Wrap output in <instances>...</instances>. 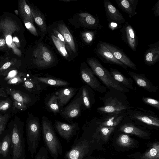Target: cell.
<instances>
[{"label": "cell", "instance_id": "obj_1", "mask_svg": "<svg viewBox=\"0 0 159 159\" xmlns=\"http://www.w3.org/2000/svg\"><path fill=\"white\" fill-rule=\"evenodd\" d=\"M21 22L13 14L5 13L0 16V35L6 41V48L11 50L20 56L22 48L23 26Z\"/></svg>", "mask_w": 159, "mask_h": 159}, {"label": "cell", "instance_id": "obj_2", "mask_svg": "<svg viewBox=\"0 0 159 159\" xmlns=\"http://www.w3.org/2000/svg\"><path fill=\"white\" fill-rule=\"evenodd\" d=\"M99 98L102 105L97 111L102 115L126 112L134 107L130 105L125 93L115 90H109Z\"/></svg>", "mask_w": 159, "mask_h": 159}, {"label": "cell", "instance_id": "obj_3", "mask_svg": "<svg viewBox=\"0 0 159 159\" xmlns=\"http://www.w3.org/2000/svg\"><path fill=\"white\" fill-rule=\"evenodd\" d=\"M87 62L95 75L109 90H115L125 93L129 92V89L115 80L110 71L101 64L97 58H88Z\"/></svg>", "mask_w": 159, "mask_h": 159}, {"label": "cell", "instance_id": "obj_4", "mask_svg": "<svg viewBox=\"0 0 159 159\" xmlns=\"http://www.w3.org/2000/svg\"><path fill=\"white\" fill-rule=\"evenodd\" d=\"M42 127L43 138L46 148L52 158L57 159L62 154V146L51 122L45 116L43 117Z\"/></svg>", "mask_w": 159, "mask_h": 159}, {"label": "cell", "instance_id": "obj_5", "mask_svg": "<svg viewBox=\"0 0 159 159\" xmlns=\"http://www.w3.org/2000/svg\"><path fill=\"white\" fill-rule=\"evenodd\" d=\"M125 118L139 125L153 128L159 127V118L153 111L140 107H134L127 110Z\"/></svg>", "mask_w": 159, "mask_h": 159}, {"label": "cell", "instance_id": "obj_6", "mask_svg": "<svg viewBox=\"0 0 159 159\" xmlns=\"http://www.w3.org/2000/svg\"><path fill=\"white\" fill-rule=\"evenodd\" d=\"M25 142L23 130L13 123L11 131V159H25Z\"/></svg>", "mask_w": 159, "mask_h": 159}, {"label": "cell", "instance_id": "obj_7", "mask_svg": "<svg viewBox=\"0 0 159 159\" xmlns=\"http://www.w3.org/2000/svg\"><path fill=\"white\" fill-rule=\"evenodd\" d=\"M40 130L38 119L34 118L27 123L26 129L27 145L30 156L32 158L37 152L41 140Z\"/></svg>", "mask_w": 159, "mask_h": 159}, {"label": "cell", "instance_id": "obj_8", "mask_svg": "<svg viewBox=\"0 0 159 159\" xmlns=\"http://www.w3.org/2000/svg\"><path fill=\"white\" fill-rule=\"evenodd\" d=\"M90 147L88 141L77 137L70 149L65 153L64 159H83L88 153Z\"/></svg>", "mask_w": 159, "mask_h": 159}, {"label": "cell", "instance_id": "obj_9", "mask_svg": "<svg viewBox=\"0 0 159 159\" xmlns=\"http://www.w3.org/2000/svg\"><path fill=\"white\" fill-rule=\"evenodd\" d=\"M34 63L39 67H45L52 64L54 61L53 55L50 50L43 44L40 43L33 53Z\"/></svg>", "mask_w": 159, "mask_h": 159}, {"label": "cell", "instance_id": "obj_10", "mask_svg": "<svg viewBox=\"0 0 159 159\" xmlns=\"http://www.w3.org/2000/svg\"><path fill=\"white\" fill-rule=\"evenodd\" d=\"M54 127L60 136L67 142L75 136L78 137L79 128L76 123L71 124L56 120Z\"/></svg>", "mask_w": 159, "mask_h": 159}, {"label": "cell", "instance_id": "obj_11", "mask_svg": "<svg viewBox=\"0 0 159 159\" xmlns=\"http://www.w3.org/2000/svg\"><path fill=\"white\" fill-rule=\"evenodd\" d=\"M80 74L83 81L93 90L101 93L107 91L106 87L101 84L87 66L85 65L81 69Z\"/></svg>", "mask_w": 159, "mask_h": 159}, {"label": "cell", "instance_id": "obj_12", "mask_svg": "<svg viewBox=\"0 0 159 159\" xmlns=\"http://www.w3.org/2000/svg\"><path fill=\"white\" fill-rule=\"evenodd\" d=\"M123 41L133 51H136L138 44L137 36L132 26L125 22L119 30Z\"/></svg>", "mask_w": 159, "mask_h": 159}, {"label": "cell", "instance_id": "obj_13", "mask_svg": "<svg viewBox=\"0 0 159 159\" xmlns=\"http://www.w3.org/2000/svg\"><path fill=\"white\" fill-rule=\"evenodd\" d=\"M95 53L103 62L118 65L126 70L128 67L116 59L112 54L100 41L98 43L95 51Z\"/></svg>", "mask_w": 159, "mask_h": 159}, {"label": "cell", "instance_id": "obj_14", "mask_svg": "<svg viewBox=\"0 0 159 159\" xmlns=\"http://www.w3.org/2000/svg\"><path fill=\"white\" fill-rule=\"evenodd\" d=\"M126 112L103 115L97 119L96 123L103 126L116 127L124 120L126 116Z\"/></svg>", "mask_w": 159, "mask_h": 159}, {"label": "cell", "instance_id": "obj_15", "mask_svg": "<svg viewBox=\"0 0 159 159\" xmlns=\"http://www.w3.org/2000/svg\"><path fill=\"white\" fill-rule=\"evenodd\" d=\"M102 43L116 59L128 67L134 70H137L136 65L125 54L122 49L108 43L102 42Z\"/></svg>", "mask_w": 159, "mask_h": 159}, {"label": "cell", "instance_id": "obj_16", "mask_svg": "<svg viewBox=\"0 0 159 159\" xmlns=\"http://www.w3.org/2000/svg\"><path fill=\"white\" fill-rule=\"evenodd\" d=\"M128 74L138 86L146 91L149 92H156L158 89V87L154 85L144 74H138L133 71H129Z\"/></svg>", "mask_w": 159, "mask_h": 159}, {"label": "cell", "instance_id": "obj_17", "mask_svg": "<svg viewBox=\"0 0 159 159\" xmlns=\"http://www.w3.org/2000/svg\"><path fill=\"white\" fill-rule=\"evenodd\" d=\"M82 95L73 101L62 110L61 115L66 119H73L77 117L81 112L83 104Z\"/></svg>", "mask_w": 159, "mask_h": 159}, {"label": "cell", "instance_id": "obj_18", "mask_svg": "<svg viewBox=\"0 0 159 159\" xmlns=\"http://www.w3.org/2000/svg\"><path fill=\"white\" fill-rule=\"evenodd\" d=\"M103 5L109 23L114 22L117 23H122L125 22V19L122 15L109 0H104Z\"/></svg>", "mask_w": 159, "mask_h": 159}, {"label": "cell", "instance_id": "obj_19", "mask_svg": "<svg viewBox=\"0 0 159 159\" xmlns=\"http://www.w3.org/2000/svg\"><path fill=\"white\" fill-rule=\"evenodd\" d=\"M147 46L149 48L145 51L143 58L145 64L151 66L159 61V42H156Z\"/></svg>", "mask_w": 159, "mask_h": 159}, {"label": "cell", "instance_id": "obj_20", "mask_svg": "<svg viewBox=\"0 0 159 159\" xmlns=\"http://www.w3.org/2000/svg\"><path fill=\"white\" fill-rule=\"evenodd\" d=\"M119 130L122 132L135 135L143 139L149 135L147 131L138 127L131 121L122 124L120 126Z\"/></svg>", "mask_w": 159, "mask_h": 159}, {"label": "cell", "instance_id": "obj_21", "mask_svg": "<svg viewBox=\"0 0 159 159\" xmlns=\"http://www.w3.org/2000/svg\"><path fill=\"white\" fill-rule=\"evenodd\" d=\"M78 89L72 87L63 88L57 91L55 94L57 97L59 107L66 104L74 95Z\"/></svg>", "mask_w": 159, "mask_h": 159}, {"label": "cell", "instance_id": "obj_22", "mask_svg": "<svg viewBox=\"0 0 159 159\" xmlns=\"http://www.w3.org/2000/svg\"><path fill=\"white\" fill-rule=\"evenodd\" d=\"M0 159H11V131L1 138Z\"/></svg>", "mask_w": 159, "mask_h": 159}, {"label": "cell", "instance_id": "obj_23", "mask_svg": "<svg viewBox=\"0 0 159 159\" xmlns=\"http://www.w3.org/2000/svg\"><path fill=\"white\" fill-rule=\"evenodd\" d=\"M109 71L115 80L124 87L129 89L133 90L136 89L131 78L126 77L118 70L115 68H110Z\"/></svg>", "mask_w": 159, "mask_h": 159}, {"label": "cell", "instance_id": "obj_24", "mask_svg": "<svg viewBox=\"0 0 159 159\" xmlns=\"http://www.w3.org/2000/svg\"><path fill=\"white\" fill-rule=\"evenodd\" d=\"M118 6L131 18L137 14L138 0H116Z\"/></svg>", "mask_w": 159, "mask_h": 159}, {"label": "cell", "instance_id": "obj_25", "mask_svg": "<svg viewBox=\"0 0 159 159\" xmlns=\"http://www.w3.org/2000/svg\"><path fill=\"white\" fill-rule=\"evenodd\" d=\"M18 12L22 20L29 21L34 24L33 19L30 7L25 0H20L18 2Z\"/></svg>", "mask_w": 159, "mask_h": 159}, {"label": "cell", "instance_id": "obj_26", "mask_svg": "<svg viewBox=\"0 0 159 159\" xmlns=\"http://www.w3.org/2000/svg\"><path fill=\"white\" fill-rule=\"evenodd\" d=\"M57 29L63 36L69 48L75 53L76 48L74 39L66 26L64 24H60L58 25Z\"/></svg>", "mask_w": 159, "mask_h": 159}, {"label": "cell", "instance_id": "obj_27", "mask_svg": "<svg viewBox=\"0 0 159 159\" xmlns=\"http://www.w3.org/2000/svg\"><path fill=\"white\" fill-rule=\"evenodd\" d=\"M82 95L84 106L86 109L90 110L95 101L93 92L89 86H84L82 89Z\"/></svg>", "mask_w": 159, "mask_h": 159}, {"label": "cell", "instance_id": "obj_28", "mask_svg": "<svg viewBox=\"0 0 159 159\" xmlns=\"http://www.w3.org/2000/svg\"><path fill=\"white\" fill-rule=\"evenodd\" d=\"M6 91L11 96L14 101L22 102L26 105L32 102L29 96L19 91L10 89H7Z\"/></svg>", "mask_w": 159, "mask_h": 159}, {"label": "cell", "instance_id": "obj_29", "mask_svg": "<svg viewBox=\"0 0 159 159\" xmlns=\"http://www.w3.org/2000/svg\"><path fill=\"white\" fill-rule=\"evenodd\" d=\"M38 82L55 86H63L68 85L69 83L66 81L52 77H34Z\"/></svg>", "mask_w": 159, "mask_h": 159}, {"label": "cell", "instance_id": "obj_30", "mask_svg": "<svg viewBox=\"0 0 159 159\" xmlns=\"http://www.w3.org/2000/svg\"><path fill=\"white\" fill-rule=\"evenodd\" d=\"M97 125L98 127L96 129L95 132L93 134V137L95 136H98L104 141H107L111 133L114 130L116 127H105Z\"/></svg>", "mask_w": 159, "mask_h": 159}, {"label": "cell", "instance_id": "obj_31", "mask_svg": "<svg viewBox=\"0 0 159 159\" xmlns=\"http://www.w3.org/2000/svg\"><path fill=\"white\" fill-rule=\"evenodd\" d=\"M30 8L34 21L41 30L45 32L47 30V25L43 16L36 9L32 7Z\"/></svg>", "mask_w": 159, "mask_h": 159}, {"label": "cell", "instance_id": "obj_32", "mask_svg": "<svg viewBox=\"0 0 159 159\" xmlns=\"http://www.w3.org/2000/svg\"><path fill=\"white\" fill-rule=\"evenodd\" d=\"M141 158V159H159V143H153L150 148L142 155Z\"/></svg>", "mask_w": 159, "mask_h": 159}, {"label": "cell", "instance_id": "obj_33", "mask_svg": "<svg viewBox=\"0 0 159 159\" xmlns=\"http://www.w3.org/2000/svg\"><path fill=\"white\" fill-rule=\"evenodd\" d=\"M117 144L125 148L132 147L134 145V140L128 134H120L116 140Z\"/></svg>", "mask_w": 159, "mask_h": 159}, {"label": "cell", "instance_id": "obj_34", "mask_svg": "<svg viewBox=\"0 0 159 159\" xmlns=\"http://www.w3.org/2000/svg\"><path fill=\"white\" fill-rule=\"evenodd\" d=\"M51 37L53 42L58 52L63 57L67 58L69 57V55L64 44L54 35H52Z\"/></svg>", "mask_w": 159, "mask_h": 159}, {"label": "cell", "instance_id": "obj_35", "mask_svg": "<svg viewBox=\"0 0 159 159\" xmlns=\"http://www.w3.org/2000/svg\"><path fill=\"white\" fill-rule=\"evenodd\" d=\"M47 106L49 109L52 112L57 113L60 111V107L59 106L57 97L55 94L53 95L49 99Z\"/></svg>", "mask_w": 159, "mask_h": 159}, {"label": "cell", "instance_id": "obj_36", "mask_svg": "<svg viewBox=\"0 0 159 159\" xmlns=\"http://www.w3.org/2000/svg\"><path fill=\"white\" fill-rule=\"evenodd\" d=\"M8 60L0 67V74H5L11 69L17 62V59L16 58H12L10 61Z\"/></svg>", "mask_w": 159, "mask_h": 159}, {"label": "cell", "instance_id": "obj_37", "mask_svg": "<svg viewBox=\"0 0 159 159\" xmlns=\"http://www.w3.org/2000/svg\"><path fill=\"white\" fill-rule=\"evenodd\" d=\"M143 102L145 104L159 110V101L157 100L149 97H143L142 98Z\"/></svg>", "mask_w": 159, "mask_h": 159}, {"label": "cell", "instance_id": "obj_38", "mask_svg": "<svg viewBox=\"0 0 159 159\" xmlns=\"http://www.w3.org/2000/svg\"><path fill=\"white\" fill-rule=\"evenodd\" d=\"M39 83L35 79V81L27 80L24 82V85L25 88L29 89H35L37 90H41V88L39 87L38 83Z\"/></svg>", "mask_w": 159, "mask_h": 159}, {"label": "cell", "instance_id": "obj_39", "mask_svg": "<svg viewBox=\"0 0 159 159\" xmlns=\"http://www.w3.org/2000/svg\"><path fill=\"white\" fill-rule=\"evenodd\" d=\"M95 35V32L93 31H86L82 34L84 41L87 44H89L93 41Z\"/></svg>", "mask_w": 159, "mask_h": 159}, {"label": "cell", "instance_id": "obj_40", "mask_svg": "<svg viewBox=\"0 0 159 159\" xmlns=\"http://www.w3.org/2000/svg\"><path fill=\"white\" fill-rule=\"evenodd\" d=\"M48 151L46 148L43 146L37 153L34 159H48Z\"/></svg>", "mask_w": 159, "mask_h": 159}, {"label": "cell", "instance_id": "obj_41", "mask_svg": "<svg viewBox=\"0 0 159 159\" xmlns=\"http://www.w3.org/2000/svg\"><path fill=\"white\" fill-rule=\"evenodd\" d=\"M22 20L26 28L32 34L35 36H38L37 30L33 24L25 20Z\"/></svg>", "mask_w": 159, "mask_h": 159}, {"label": "cell", "instance_id": "obj_42", "mask_svg": "<svg viewBox=\"0 0 159 159\" xmlns=\"http://www.w3.org/2000/svg\"><path fill=\"white\" fill-rule=\"evenodd\" d=\"M8 116L7 114L3 116L0 115V138L5 129Z\"/></svg>", "mask_w": 159, "mask_h": 159}, {"label": "cell", "instance_id": "obj_43", "mask_svg": "<svg viewBox=\"0 0 159 159\" xmlns=\"http://www.w3.org/2000/svg\"><path fill=\"white\" fill-rule=\"evenodd\" d=\"M22 74H19L17 76L8 80L7 83L9 84H15L20 83L22 81V80L21 78V76Z\"/></svg>", "mask_w": 159, "mask_h": 159}, {"label": "cell", "instance_id": "obj_44", "mask_svg": "<svg viewBox=\"0 0 159 159\" xmlns=\"http://www.w3.org/2000/svg\"><path fill=\"white\" fill-rule=\"evenodd\" d=\"M54 35L58 39L63 43L64 44L65 46H66L68 48H69L63 36L57 30H54Z\"/></svg>", "mask_w": 159, "mask_h": 159}, {"label": "cell", "instance_id": "obj_45", "mask_svg": "<svg viewBox=\"0 0 159 159\" xmlns=\"http://www.w3.org/2000/svg\"><path fill=\"white\" fill-rule=\"evenodd\" d=\"M10 107V103L7 100L0 102V111H6Z\"/></svg>", "mask_w": 159, "mask_h": 159}, {"label": "cell", "instance_id": "obj_46", "mask_svg": "<svg viewBox=\"0 0 159 159\" xmlns=\"http://www.w3.org/2000/svg\"><path fill=\"white\" fill-rule=\"evenodd\" d=\"M152 10L153 11V14L156 17L159 16V0L155 4Z\"/></svg>", "mask_w": 159, "mask_h": 159}, {"label": "cell", "instance_id": "obj_47", "mask_svg": "<svg viewBox=\"0 0 159 159\" xmlns=\"http://www.w3.org/2000/svg\"><path fill=\"white\" fill-rule=\"evenodd\" d=\"M13 105L15 107L22 110H25L27 108L26 105L20 102L14 101Z\"/></svg>", "mask_w": 159, "mask_h": 159}, {"label": "cell", "instance_id": "obj_48", "mask_svg": "<svg viewBox=\"0 0 159 159\" xmlns=\"http://www.w3.org/2000/svg\"><path fill=\"white\" fill-rule=\"evenodd\" d=\"M18 71L16 70H12L9 72L7 76L5 78L6 80H9L17 76L18 75Z\"/></svg>", "mask_w": 159, "mask_h": 159}, {"label": "cell", "instance_id": "obj_49", "mask_svg": "<svg viewBox=\"0 0 159 159\" xmlns=\"http://www.w3.org/2000/svg\"><path fill=\"white\" fill-rule=\"evenodd\" d=\"M6 48V41L3 38H0V49L5 50Z\"/></svg>", "mask_w": 159, "mask_h": 159}, {"label": "cell", "instance_id": "obj_50", "mask_svg": "<svg viewBox=\"0 0 159 159\" xmlns=\"http://www.w3.org/2000/svg\"><path fill=\"white\" fill-rule=\"evenodd\" d=\"M8 60H9V58L8 57H4V56L0 57V65H2V64H4Z\"/></svg>", "mask_w": 159, "mask_h": 159}, {"label": "cell", "instance_id": "obj_51", "mask_svg": "<svg viewBox=\"0 0 159 159\" xmlns=\"http://www.w3.org/2000/svg\"><path fill=\"white\" fill-rule=\"evenodd\" d=\"M109 23V27L111 30H114L115 28L117 27V23L114 22H111Z\"/></svg>", "mask_w": 159, "mask_h": 159}, {"label": "cell", "instance_id": "obj_52", "mask_svg": "<svg viewBox=\"0 0 159 159\" xmlns=\"http://www.w3.org/2000/svg\"><path fill=\"white\" fill-rule=\"evenodd\" d=\"M91 14L86 12H84L80 13L79 15L82 18H85L88 16L91 15Z\"/></svg>", "mask_w": 159, "mask_h": 159}, {"label": "cell", "instance_id": "obj_53", "mask_svg": "<svg viewBox=\"0 0 159 159\" xmlns=\"http://www.w3.org/2000/svg\"><path fill=\"white\" fill-rule=\"evenodd\" d=\"M6 93L2 89H0V97H6Z\"/></svg>", "mask_w": 159, "mask_h": 159}, {"label": "cell", "instance_id": "obj_54", "mask_svg": "<svg viewBox=\"0 0 159 159\" xmlns=\"http://www.w3.org/2000/svg\"><path fill=\"white\" fill-rule=\"evenodd\" d=\"M15 13L17 15H19V12L18 10H15L14 11Z\"/></svg>", "mask_w": 159, "mask_h": 159}, {"label": "cell", "instance_id": "obj_55", "mask_svg": "<svg viewBox=\"0 0 159 159\" xmlns=\"http://www.w3.org/2000/svg\"><path fill=\"white\" fill-rule=\"evenodd\" d=\"M61 1H65V2H66H66H69V1H72V0H61Z\"/></svg>", "mask_w": 159, "mask_h": 159}, {"label": "cell", "instance_id": "obj_56", "mask_svg": "<svg viewBox=\"0 0 159 159\" xmlns=\"http://www.w3.org/2000/svg\"><path fill=\"white\" fill-rule=\"evenodd\" d=\"M1 139L0 138V150L1 147Z\"/></svg>", "mask_w": 159, "mask_h": 159}]
</instances>
